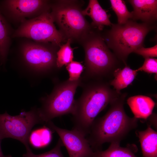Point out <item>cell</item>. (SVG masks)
<instances>
[{"instance_id": "obj_1", "label": "cell", "mask_w": 157, "mask_h": 157, "mask_svg": "<svg viewBox=\"0 0 157 157\" xmlns=\"http://www.w3.org/2000/svg\"><path fill=\"white\" fill-rule=\"evenodd\" d=\"M14 39L15 41L9 54L12 66L20 75L36 83L52 76L60 69L56 63L59 46L24 37Z\"/></svg>"}, {"instance_id": "obj_2", "label": "cell", "mask_w": 157, "mask_h": 157, "mask_svg": "<svg viewBox=\"0 0 157 157\" xmlns=\"http://www.w3.org/2000/svg\"><path fill=\"white\" fill-rule=\"evenodd\" d=\"M126 94L118 95L110 103L105 114L94 120L86 138L94 151L106 142H120L137 125L138 119L127 115L124 108Z\"/></svg>"}, {"instance_id": "obj_3", "label": "cell", "mask_w": 157, "mask_h": 157, "mask_svg": "<svg viewBox=\"0 0 157 157\" xmlns=\"http://www.w3.org/2000/svg\"><path fill=\"white\" fill-rule=\"evenodd\" d=\"M81 80L80 86L83 88L82 92L75 100L72 114V129L86 137L97 116L119 93L114 92L104 82Z\"/></svg>"}, {"instance_id": "obj_4", "label": "cell", "mask_w": 157, "mask_h": 157, "mask_svg": "<svg viewBox=\"0 0 157 157\" xmlns=\"http://www.w3.org/2000/svg\"><path fill=\"white\" fill-rule=\"evenodd\" d=\"M152 24L138 23L131 19L124 24H112L103 37L108 48L126 64L128 55L143 46L146 35L155 27Z\"/></svg>"}, {"instance_id": "obj_5", "label": "cell", "mask_w": 157, "mask_h": 157, "mask_svg": "<svg viewBox=\"0 0 157 157\" xmlns=\"http://www.w3.org/2000/svg\"><path fill=\"white\" fill-rule=\"evenodd\" d=\"M76 0L52 1L50 13L66 40L80 41L91 30L82 13L81 3Z\"/></svg>"}, {"instance_id": "obj_6", "label": "cell", "mask_w": 157, "mask_h": 157, "mask_svg": "<svg viewBox=\"0 0 157 157\" xmlns=\"http://www.w3.org/2000/svg\"><path fill=\"white\" fill-rule=\"evenodd\" d=\"M79 42L85 54L84 71L81 77L82 80L103 76L111 70L115 58L102 36L91 30Z\"/></svg>"}, {"instance_id": "obj_7", "label": "cell", "mask_w": 157, "mask_h": 157, "mask_svg": "<svg viewBox=\"0 0 157 157\" xmlns=\"http://www.w3.org/2000/svg\"><path fill=\"white\" fill-rule=\"evenodd\" d=\"M81 83V78L75 81L67 79L55 83L50 94L40 99L41 106L38 108L43 124H47L57 117L72 114L75 106V93Z\"/></svg>"}, {"instance_id": "obj_8", "label": "cell", "mask_w": 157, "mask_h": 157, "mask_svg": "<svg viewBox=\"0 0 157 157\" xmlns=\"http://www.w3.org/2000/svg\"><path fill=\"white\" fill-rule=\"evenodd\" d=\"M50 11L22 22L15 30L13 39L24 37L40 42H50L60 46L67 40L55 27Z\"/></svg>"}, {"instance_id": "obj_9", "label": "cell", "mask_w": 157, "mask_h": 157, "mask_svg": "<svg viewBox=\"0 0 157 157\" xmlns=\"http://www.w3.org/2000/svg\"><path fill=\"white\" fill-rule=\"evenodd\" d=\"M39 124H43L38 108L36 107L15 116L10 115L6 111L0 114V139L13 138L22 143L26 149L29 148V135L33 127Z\"/></svg>"}, {"instance_id": "obj_10", "label": "cell", "mask_w": 157, "mask_h": 157, "mask_svg": "<svg viewBox=\"0 0 157 157\" xmlns=\"http://www.w3.org/2000/svg\"><path fill=\"white\" fill-rule=\"evenodd\" d=\"M51 2L46 0H0V11L12 26L17 28L24 20L50 11Z\"/></svg>"}, {"instance_id": "obj_11", "label": "cell", "mask_w": 157, "mask_h": 157, "mask_svg": "<svg viewBox=\"0 0 157 157\" xmlns=\"http://www.w3.org/2000/svg\"><path fill=\"white\" fill-rule=\"evenodd\" d=\"M47 124L60 137L66 148L69 157H95V152L85 137L77 131L62 129L51 121Z\"/></svg>"}, {"instance_id": "obj_12", "label": "cell", "mask_w": 157, "mask_h": 157, "mask_svg": "<svg viewBox=\"0 0 157 157\" xmlns=\"http://www.w3.org/2000/svg\"><path fill=\"white\" fill-rule=\"evenodd\" d=\"M128 2L133 8V20H140L144 23L153 24L157 18V1L130 0Z\"/></svg>"}, {"instance_id": "obj_13", "label": "cell", "mask_w": 157, "mask_h": 157, "mask_svg": "<svg viewBox=\"0 0 157 157\" xmlns=\"http://www.w3.org/2000/svg\"><path fill=\"white\" fill-rule=\"evenodd\" d=\"M127 103L136 118L146 119L152 114L155 103L150 97L142 95L129 97Z\"/></svg>"}, {"instance_id": "obj_14", "label": "cell", "mask_w": 157, "mask_h": 157, "mask_svg": "<svg viewBox=\"0 0 157 157\" xmlns=\"http://www.w3.org/2000/svg\"><path fill=\"white\" fill-rule=\"evenodd\" d=\"M85 16L88 15L92 20V26L100 31L103 30L105 26H111L112 24L110 21V15L108 14L97 0H90L88 6L82 10Z\"/></svg>"}, {"instance_id": "obj_15", "label": "cell", "mask_w": 157, "mask_h": 157, "mask_svg": "<svg viewBox=\"0 0 157 157\" xmlns=\"http://www.w3.org/2000/svg\"><path fill=\"white\" fill-rule=\"evenodd\" d=\"M15 30L0 11V59L1 65L6 64L13 44L12 36Z\"/></svg>"}, {"instance_id": "obj_16", "label": "cell", "mask_w": 157, "mask_h": 157, "mask_svg": "<svg viewBox=\"0 0 157 157\" xmlns=\"http://www.w3.org/2000/svg\"><path fill=\"white\" fill-rule=\"evenodd\" d=\"M143 157H157V133L148 125L145 130L138 132Z\"/></svg>"}, {"instance_id": "obj_17", "label": "cell", "mask_w": 157, "mask_h": 157, "mask_svg": "<svg viewBox=\"0 0 157 157\" xmlns=\"http://www.w3.org/2000/svg\"><path fill=\"white\" fill-rule=\"evenodd\" d=\"M137 72L136 70H133L127 65L122 69H117L114 72V78L111 81L110 85L117 93H120L121 90L132 83Z\"/></svg>"}, {"instance_id": "obj_18", "label": "cell", "mask_w": 157, "mask_h": 157, "mask_svg": "<svg viewBox=\"0 0 157 157\" xmlns=\"http://www.w3.org/2000/svg\"><path fill=\"white\" fill-rule=\"evenodd\" d=\"M51 129L48 127L44 126L31 132L28 137V142L36 148L47 146L52 139Z\"/></svg>"}, {"instance_id": "obj_19", "label": "cell", "mask_w": 157, "mask_h": 157, "mask_svg": "<svg viewBox=\"0 0 157 157\" xmlns=\"http://www.w3.org/2000/svg\"><path fill=\"white\" fill-rule=\"evenodd\" d=\"M120 142L111 143L105 150L98 151L95 152V157H137L128 148L120 146Z\"/></svg>"}, {"instance_id": "obj_20", "label": "cell", "mask_w": 157, "mask_h": 157, "mask_svg": "<svg viewBox=\"0 0 157 157\" xmlns=\"http://www.w3.org/2000/svg\"><path fill=\"white\" fill-rule=\"evenodd\" d=\"M72 42L70 39L67 40L65 43L60 46L57 52L56 65L59 69L73 61V51L76 48L71 47Z\"/></svg>"}, {"instance_id": "obj_21", "label": "cell", "mask_w": 157, "mask_h": 157, "mask_svg": "<svg viewBox=\"0 0 157 157\" xmlns=\"http://www.w3.org/2000/svg\"><path fill=\"white\" fill-rule=\"evenodd\" d=\"M110 1L111 8L117 16L118 24H124L130 19H132V12L128 11L124 1L110 0Z\"/></svg>"}, {"instance_id": "obj_22", "label": "cell", "mask_w": 157, "mask_h": 157, "mask_svg": "<svg viewBox=\"0 0 157 157\" xmlns=\"http://www.w3.org/2000/svg\"><path fill=\"white\" fill-rule=\"evenodd\" d=\"M63 145L61 140L59 138L55 147L48 151L39 154H35L30 148L26 149V152L23 156V157H65L61 150V147Z\"/></svg>"}, {"instance_id": "obj_23", "label": "cell", "mask_w": 157, "mask_h": 157, "mask_svg": "<svg viewBox=\"0 0 157 157\" xmlns=\"http://www.w3.org/2000/svg\"><path fill=\"white\" fill-rule=\"evenodd\" d=\"M66 66V68L69 75L68 80L73 81L80 79L84 69V66L81 62L72 61Z\"/></svg>"}, {"instance_id": "obj_24", "label": "cell", "mask_w": 157, "mask_h": 157, "mask_svg": "<svg viewBox=\"0 0 157 157\" xmlns=\"http://www.w3.org/2000/svg\"><path fill=\"white\" fill-rule=\"evenodd\" d=\"M136 71H144L149 74L157 73V59L152 58H145L143 65Z\"/></svg>"}, {"instance_id": "obj_25", "label": "cell", "mask_w": 157, "mask_h": 157, "mask_svg": "<svg viewBox=\"0 0 157 157\" xmlns=\"http://www.w3.org/2000/svg\"><path fill=\"white\" fill-rule=\"evenodd\" d=\"M133 52L142 56L144 58L157 57V45L147 48L142 46L136 49Z\"/></svg>"}, {"instance_id": "obj_26", "label": "cell", "mask_w": 157, "mask_h": 157, "mask_svg": "<svg viewBox=\"0 0 157 157\" xmlns=\"http://www.w3.org/2000/svg\"><path fill=\"white\" fill-rule=\"evenodd\" d=\"M1 140L0 139V157H12V156L10 155H4L3 154L1 146Z\"/></svg>"}, {"instance_id": "obj_27", "label": "cell", "mask_w": 157, "mask_h": 157, "mask_svg": "<svg viewBox=\"0 0 157 157\" xmlns=\"http://www.w3.org/2000/svg\"><path fill=\"white\" fill-rule=\"evenodd\" d=\"M0 65H1V60H0Z\"/></svg>"}]
</instances>
